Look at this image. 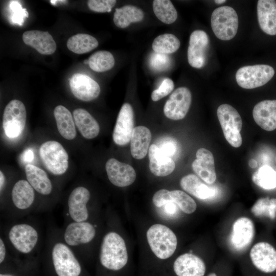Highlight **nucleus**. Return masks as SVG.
<instances>
[{
    "mask_svg": "<svg viewBox=\"0 0 276 276\" xmlns=\"http://www.w3.org/2000/svg\"><path fill=\"white\" fill-rule=\"evenodd\" d=\"M45 254L51 263L57 276H80L82 267L79 257L62 240L60 229H49Z\"/></svg>",
    "mask_w": 276,
    "mask_h": 276,
    "instance_id": "1",
    "label": "nucleus"
},
{
    "mask_svg": "<svg viewBox=\"0 0 276 276\" xmlns=\"http://www.w3.org/2000/svg\"><path fill=\"white\" fill-rule=\"evenodd\" d=\"M3 232L2 236L11 254L31 256L36 252L40 245L39 229L30 221L12 222Z\"/></svg>",
    "mask_w": 276,
    "mask_h": 276,
    "instance_id": "2",
    "label": "nucleus"
},
{
    "mask_svg": "<svg viewBox=\"0 0 276 276\" xmlns=\"http://www.w3.org/2000/svg\"><path fill=\"white\" fill-rule=\"evenodd\" d=\"M98 225L89 220L65 222L60 229L63 241L80 257L86 254L87 247L94 241L97 235Z\"/></svg>",
    "mask_w": 276,
    "mask_h": 276,
    "instance_id": "3",
    "label": "nucleus"
},
{
    "mask_svg": "<svg viewBox=\"0 0 276 276\" xmlns=\"http://www.w3.org/2000/svg\"><path fill=\"white\" fill-rule=\"evenodd\" d=\"M99 261L105 268L117 271L128 262V253L123 238L117 232L109 231L103 237L100 247Z\"/></svg>",
    "mask_w": 276,
    "mask_h": 276,
    "instance_id": "4",
    "label": "nucleus"
},
{
    "mask_svg": "<svg viewBox=\"0 0 276 276\" xmlns=\"http://www.w3.org/2000/svg\"><path fill=\"white\" fill-rule=\"evenodd\" d=\"M35 192L27 180H18L11 191L10 205L2 212L11 219H19L34 212L36 209Z\"/></svg>",
    "mask_w": 276,
    "mask_h": 276,
    "instance_id": "5",
    "label": "nucleus"
},
{
    "mask_svg": "<svg viewBox=\"0 0 276 276\" xmlns=\"http://www.w3.org/2000/svg\"><path fill=\"white\" fill-rule=\"evenodd\" d=\"M149 245L159 259H166L172 256L177 245V237L168 227L161 224L152 225L146 234Z\"/></svg>",
    "mask_w": 276,
    "mask_h": 276,
    "instance_id": "6",
    "label": "nucleus"
},
{
    "mask_svg": "<svg viewBox=\"0 0 276 276\" xmlns=\"http://www.w3.org/2000/svg\"><path fill=\"white\" fill-rule=\"evenodd\" d=\"M217 115L227 142L235 148L241 146L242 121L237 110L229 104H223L218 107Z\"/></svg>",
    "mask_w": 276,
    "mask_h": 276,
    "instance_id": "7",
    "label": "nucleus"
},
{
    "mask_svg": "<svg viewBox=\"0 0 276 276\" xmlns=\"http://www.w3.org/2000/svg\"><path fill=\"white\" fill-rule=\"evenodd\" d=\"M90 197L89 190L85 187L78 186L73 189L68 196L64 211L65 222L89 220Z\"/></svg>",
    "mask_w": 276,
    "mask_h": 276,
    "instance_id": "8",
    "label": "nucleus"
},
{
    "mask_svg": "<svg viewBox=\"0 0 276 276\" xmlns=\"http://www.w3.org/2000/svg\"><path fill=\"white\" fill-rule=\"evenodd\" d=\"M211 22L214 34L220 40H231L237 34L238 17L236 11L230 6H221L215 9L211 15Z\"/></svg>",
    "mask_w": 276,
    "mask_h": 276,
    "instance_id": "9",
    "label": "nucleus"
},
{
    "mask_svg": "<svg viewBox=\"0 0 276 276\" xmlns=\"http://www.w3.org/2000/svg\"><path fill=\"white\" fill-rule=\"evenodd\" d=\"M39 155L42 163L52 174L59 176L65 173L68 166V156L59 142L49 141L40 147Z\"/></svg>",
    "mask_w": 276,
    "mask_h": 276,
    "instance_id": "10",
    "label": "nucleus"
},
{
    "mask_svg": "<svg viewBox=\"0 0 276 276\" xmlns=\"http://www.w3.org/2000/svg\"><path fill=\"white\" fill-rule=\"evenodd\" d=\"M273 68L267 64H256L240 67L236 74L238 84L245 89L262 86L269 82L274 75Z\"/></svg>",
    "mask_w": 276,
    "mask_h": 276,
    "instance_id": "11",
    "label": "nucleus"
},
{
    "mask_svg": "<svg viewBox=\"0 0 276 276\" xmlns=\"http://www.w3.org/2000/svg\"><path fill=\"white\" fill-rule=\"evenodd\" d=\"M26 118L23 103L18 100L11 101L6 105L3 117V127L6 135L10 139L18 137L24 131Z\"/></svg>",
    "mask_w": 276,
    "mask_h": 276,
    "instance_id": "12",
    "label": "nucleus"
},
{
    "mask_svg": "<svg viewBox=\"0 0 276 276\" xmlns=\"http://www.w3.org/2000/svg\"><path fill=\"white\" fill-rule=\"evenodd\" d=\"M192 102L190 90L185 87L176 88L170 95L164 107V113L168 119L179 120L187 115Z\"/></svg>",
    "mask_w": 276,
    "mask_h": 276,
    "instance_id": "13",
    "label": "nucleus"
},
{
    "mask_svg": "<svg viewBox=\"0 0 276 276\" xmlns=\"http://www.w3.org/2000/svg\"><path fill=\"white\" fill-rule=\"evenodd\" d=\"M134 129V113L131 105L124 103L119 111L114 126L112 138L120 146L127 144L131 138Z\"/></svg>",
    "mask_w": 276,
    "mask_h": 276,
    "instance_id": "14",
    "label": "nucleus"
},
{
    "mask_svg": "<svg viewBox=\"0 0 276 276\" xmlns=\"http://www.w3.org/2000/svg\"><path fill=\"white\" fill-rule=\"evenodd\" d=\"M255 235V226L249 218L242 217L233 223L229 243L232 248L238 251L245 249L252 242Z\"/></svg>",
    "mask_w": 276,
    "mask_h": 276,
    "instance_id": "15",
    "label": "nucleus"
},
{
    "mask_svg": "<svg viewBox=\"0 0 276 276\" xmlns=\"http://www.w3.org/2000/svg\"><path fill=\"white\" fill-rule=\"evenodd\" d=\"M209 42V36L204 31L197 30L191 33L187 52L188 61L191 66L200 68L204 65Z\"/></svg>",
    "mask_w": 276,
    "mask_h": 276,
    "instance_id": "16",
    "label": "nucleus"
},
{
    "mask_svg": "<svg viewBox=\"0 0 276 276\" xmlns=\"http://www.w3.org/2000/svg\"><path fill=\"white\" fill-rule=\"evenodd\" d=\"M250 257L259 270L265 273L276 270V250L270 244L260 242L255 244L250 250Z\"/></svg>",
    "mask_w": 276,
    "mask_h": 276,
    "instance_id": "17",
    "label": "nucleus"
},
{
    "mask_svg": "<svg viewBox=\"0 0 276 276\" xmlns=\"http://www.w3.org/2000/svg\"><path fill=\"white\" fill-rule=\"evenodd\" d=\"M70 86L74 96L83 101H92L100 93L98 83L85 74H74L70 80Z\"/></svg>",
    "mask_w": 276,
    "mask_h": 276,
    "instance_id": "18",
    "label": "nucleus"
},
{
    "mask_svg": "<svg viewBox=\"0 0 276 276\" xmlns=\"http://www.w3.org/2000/svg\"><path fill=\"white\" fill-rule=\"evenodd\" d=\"M105 169L109 180L117 187L130 186L136 178V172L132 166L114 158L107 161Z\"/></svg>",
    "mask_w": 276,
    "mask_h": 276,
    "instance_id": "19",
    "label": "nucleus"
},
{
    "mask_svg": "<svg viewBox=\"0 0 276 276\" xmlns=\"http://www.w3.org/2000/svg\"><path fill=\"white\" fill-rule=\"evenodd\" d=\"M196 159L192 164L194 171L208 184L213 183L216 179L215 161L212 153L201 148L196 153Z\"/></svg>",
    "mask_w": 276,
    "mask_h": 276,
    "instance_id": "20",
    "label": "nucleus"
},
{
    "mask_svg": "<svg viewBox=\"0 0 276 276\" xmlns=\"http://www.w3.org/2000/svg\"><path fill=\"white\" fill-rule=\"evenodd\" d=\"M173 269L177 276H204L206 267L200 258L192 254L186 253L175 260Z\"/></svg>",
    "mask_w": 276,
    "mask_h": 276,
    "instance_id": "21",
    "label": "nucleus"
},
{
    "mask_svg": "<svg viewBox=\"0 0 276 276\" xmlns=\"http://www.w3.org/2000/svg\"><path fill=\"white\" fill-rule=\"evenodd\" d=\"M255 122L263 129H276V100H266L257 103L252 110Z\"/></svg>",
    "mask_w": 276,
    "mask_h": 276,
    "instance_id": "22",
    "label": "nucleus"
},
{
    "mask_svg": "<svg viewBox=\"0 0 276 276\" xmlns=\"http://www.w3.org/2000/svg\"><path fill=\"white\" fill-rule=\"evenodd\" d=\"M22 40L25 44L34 48L42 55H51L56 49L55 41L52 35L47 31H26L22 34Z\"/></svg>",
    "mask_w": 276,
    "mask_h": 276,
    "instance_id": "23",
    "label": "nucleus"
},
{
    "mask_svg": "<svg viewBox=\"0 0 276 276\" xmlns=\"http://www.w3.org/2000/svg\"><path fill=\"white\" fill-rule=\"evenodd\" d=\"M149 169L155 176L164 177L169 175L174 170L175 164L170 157L165 154L155 144L149 148Z\"/></svg>",
    "mask_w": 276,
    "mask_h": 276,
    "instance_id": "24",
    "label": "nucleus"
},
{
    "mask_svg": "<svg viewBox=\"0 0 276 276\" xmlns=\"http://www.w3.org/2000/svg\"><path fill=\"white\" fill-rule=\"evenodd\" d=\"M257 16L261 29L270 35H276V1L259 0Z\"/></svg>",
    "mask_w": 276,
    "mask_h": 276,
    "instance_id": "25",
    "label": "nucleus"
},
{
    "mask_svg": "<svg viewBox=\"0 0 276 276\" xmlns=\"http://www.w3.org/2000/svg\"><path fill=\"white\" fill-rule=\"evenodd\" d=\"M25 173L27 180L36 192L42 196L51 195L53 184L44 170L32 164H28L25 167Z\"/></svg>",
    "mask_w": 276,
    "mask_h": 276,
    "instance_id": "26",
    "label": "nucleus"
},
{
    "mask_svg": "<svg viewBox=\"0 0 276 276\" xmlns=\"http://www.w3.org/2000/svg\"><path fill=\"white\" fill-rule=\"evenodd\" d=\"M180 185L183 190L201 200L210 199L216 194L214 188L204 184L194 174L183 176L180 181Z\"/></svg>",
    "mask_w": 276,
    "mask_h": 276,
    "instance_id": "27",
    "label": "nucleus"
},
{
    "mask_svg": "<svg viewBox=\"0 0 276 276\" xmlns=\"http://www.w3.org/2000/svg\"><path fill=\"white\" fill-rule=\"evenodd\" d=\"M151 140L150 130L144 126L134 128L130 140V152L135 159L143 158L147 154Z\"/></svg>",
    "mask_w": 276,
    "mask_h": 276,
    "instance_id": "28",
    "label": "nucleus"
},
{
    "mask_svg": "<svg viewBox=\"0 0 276 276\" xmlns=\"http://www.w3.org/2000/svg\"><path fill=\"white\" fill-rule=\"evenodd\" d=\"M73 118L76 126L84 138L92 139L99 134L100 127L98 123L86 110L82 108L75 109Z\"/></svg>",
    "mask_w": 276,
    "mask_h": 276,
    "instance_id": "29",
    "label": "nucleus"
},
{
    "mask_svg": "<svg viewBox=\"0 0 276 276\" xmlns=\"http://www.w3.org/2000/svg\"><path fill=\"white\" fill-rule=\"evenodd\" d=\"M54 115L61 136L66 140L74 139L76 136V131L71 112L64 106L58 105L54 110Z\"/></svg>",
    "mask_w": 276,
    "mask_h": 276,
    "instance_id": "30",
    "label": "nucleus"
},
{
    "mask_svg": "<svg viewBox=\"0 0 276 276\" xmlns=\"http://www.w3.org/2000/svg\"><path fill=\"white\" fill-rule=\"evenodd\" d=\"M144 17V13L140 8L134 6L126 5L116 9L113 20L117 27L124 29L131 23L141 21Z\"/></svg>",
    "mask_w": 276,
    "mask_h": 276,
    "instance_id": "31",
    "label": "nucleus"
},
{
    "mask_svg": "<svg viewBox=\"0 0 276 276\" xmlns=\"http://www.w3.org/2000/svg\"><path fill=\"white\" fill-rule=\"evenodd\" d=\"M96 38L87 34H77L71 36L67 41V47L72 52L82 54L88 53L98 46Z\"/></svg>",
    "mask_w": 276,
    "mask_h": 276,
    "instance_id": "32",
    "label": "nucleus"
},
{
    "mask_svg": "<svg viewBox=\"0 0 276 276\" xmlns=\"http://www.w3.org/2000/svg\"><path fill=\"white\" fill-rule=\"evenodd\" d=\"M152 7L155 16L164 24H172L177 18V11L170 1L155 0Z\"/></svg>",
    "mask_w": 276,
    "mask_h": 276,
    "instance_id": "33",
    "label": "nucleus"
},
{
    "mask_svg": "<svg viewBox=\"0 0 276 276\" xmlns=\"http://www.w3.org/2000/svg\"><path fill=\"white\" fill-rule=\"evenodd\" d=\"M180 45V41L176 36L166 33L157 36L152 42V47L155 53L168 54L175 52Z\"/></svg>",
    "mask_w": 276,
    "mask_h": 276,
    "instance_id": "34",
    "label": "nucleus"
},
{
    "mask_svg": "<svg viewBox=\"0 0 276 276\" xmlns=\"http://www.w3.org/2000/svg\"><path fill=\"white\" fill-rule=\"evenodd\" d=\"M90 68L96 72H104L111 69L115 63L112 54L107 51H99L88 58Z\"/></svg>",
    "mask_w": 276,
    "mask_h": 276,
    "instance_id": "35",
    "label": "nucleus"
},
{
    "mask_svg": "<svg viewBox=\"0 0 276 276\" xmlns=\"http://www.w3.org/2000/svg\"><path fill=\"white\" fill-rule=\"evenodd\" d=\"M252 181L258 186L266 190L276 188V171L270 166L260 167L252 175Z\"/></svg>",
    "mask_w": 276,
    "mask_h": 276,
    "instance_id": "36",
    "label": "nucleus"
},
{
    "mask_svg": "<svg viewBox=\"0 0 276 276\" xmlns=\"http://www.w3.org/2000/svg\"><path fill=\"white\" fill-rule=\"evenodd\" d=\"M251 211L256 217L265 216L274 219L276 217V198H259L252 206Z\"/></svg>",
    "mask_w": 276,
    "mask_h": 276,
    "instance_id": "37",
    "label": "nucleus"
},
{
    "mask_svg": "<svg viewBox=\"0 0 276 276\" xmlns=\"http://www.w3.org/2000/svg\"><path fill=\"white\" fill-rule=\"evenodd\" d=\"M170 192L173 201L183 212L190 214L195 211L197 204L191 196L181 190H176Z\"/></svg>",
    "mask_w": 276,
    "mask_h": 276,
    "instance_id": "38",
    "label": "nucleus"
},
{
    "mask_svg": "<svg viewBox=\"0 0 276 276\" xmlns=\"http://www.w3.org/2000/svg\"><path fill=\"white\" fill-rule=\"evenodd\" d=\"M10 18L11 21L19 26H22L25 19L29 16L27 9L23 8L18 1H11L10 3Z\"/></svg>",
    "mask_w": 276,
    "mask_h": 276,
    "instance_id": "39",
    "label": "nucleus"
},
{
    "mask_svg": "<svg viewBox=\"0 0 276 276\" xmlns=\"http://www.w3.org/2000/svg\"><path fill=\"white\" fill-rule=\"evenodd\" d=\"M174 88L173 81L170 78H165L159 87L154 90L151 94V99L153 101H157L164 98L172 91Z\"/></svg>",
    "mask_w": 276,
    "mask_h": 276,
    "instance_id": "40",
    "label": "nucleus"
},
{
    "mask_svg": "<svg viewBox=\"0 0 276 276\" xmlns=\"http://www.w3.org/2000/svg\"><path fill=\"white\" fill-rule=\"evenodd\" d=\"M117 3L115 0H89L87 2L89 9L96 12H110Z\"/></svg>",
    "mask_w": 276,
    "mask_h": 276,
    "instance_id": "41",
    "label": "nucleus"
},
{
    "mask_svg": "<svg viewBox=\"0 0 276 276\" xmlns=\"http://www.w3.org/2000/svg\"><path fill=\"white\" fill-rule=\"evenodd\" d=\"M150 63L151 67L155 70H166L170 65V57L167 54L155 52L151 57Z\"/></svg>",
    "mask_w": 276,
    "mask_h": 276,
    "instance_id": "42",
    "label": "nucleus"
},
{
    "mask_svg": "<svg viewBox=\"0 0 276 276\" xmlns=\"http://www.w3.org/2000/svg\"><path fill=\"white\" fill-rule=\"evenodd\" d=\"M152 201L156 206L159 208L164 206L169 202L173 201L171 192L166 189L157 191L153 196Z\"/></svg>",
    "mask_w": 276,
    "mask_h": 276,
    "instance_id": "43",
    "label": "nucleus"
},
{
    "mask_svg": "<svg viewBox=\"0 0 276 276\" xmlns=\"http://www.w3.org/2000/svg\"><path fill=\"white\" fill-rule=\"evenodd\" d=\"M158 147L165 154L170 157L176 151V145L172 141H165Z\"/></svg>",
    "mask_w": 276,
    "mask_h": 276,
    "instance_id": "44",
    "label": "nucleus"
},
{
    "mask_svg": "<svg viewBox=\"0 0 276 276\" xmlns=\"http://www.w3.org/2000/svg\"><path fill=\"white\" fill-rule=\"evenodd\" d=\"M164 206L165 213L169 215H174L177 213L178 206L173 201L169 202Z\"/></svg>",
    "mask_w": 276,
    "mask_h": 276,
    "instance_id": "45",
    "label": "nucleus"
},
{
    "mask_svg": "<svg viewBox=\"0 0 276 276\" xmlns=\"http://www.w3.org/2000/svg\"><path fill=\"white\" fill-rule=\"evenodd\" d=\"M34 157L33 150L28 148L25 150L21 154V159L24 163H29L32 162Z\"/></svg>",
    "mask_w": 276,
    "mask_h": 276,
    "instance_id": "46",
    "label": "nucleus"
},
{
    "mask_svg": "<svg viewBox=\"0 0 276 276\" xmlns=\"http://www.w3.org/2000/svg\"><path fill=\"white\" fill-rule=\"evenodd\" d=\"M6 183V177L2 171H0V192L2 193Z\"/></svg>",
    "mask_w": 276,
    "mask_h": 276,
    "instance_id": "47",
    "label": "nucleus"
},
{
    "mask_svg": "<svg viewBox=\"0 0 276 276\" xmlns=\"http://www.w3.org/2000/svg\"><path fill=\"white\" fill-rule=\"evenodd\" d=\"M248 165L250 167L252 168H255L258 166L257 162L254 159H251L248 163Z\"/></svg>",
    "mask_w": 276,
    "mask_h": 276,
    "instance_id": "48",
    "label": "nucleus"
},
{
    "mask_svg": "<svg viewBox=\"0 0 276 276\" xmlns=\"http://www.w3.org/2000/svg\"><path fill=\"white\" fill-rule=\"evenodd\" d=\"M66 1H57V0H52L50 1V3L52 5L55 6L58 3H66Z\"/></svg>",
    "mask_w": 276,
    "mask_h": 276,
    "instance_id": "49",
    "label": "nucleus"
},
{
    "mask_svg": "<svg viewBox=\"0 0 276 276\" xmlns=\"http://www.w3.org/2000/svg\"><path fill=\"white\" fill-rule=\"evenodd\" d=\"M226 2L225 0H216L215 1V2L217 4H221L224 3Z\"/></svg>",
    "mask_w": 276,
    "mask_h": 276,
    "instance_id": "50",
    "label": "nucleus"
},
{
    "mask_svg": "<svg viewBox=\"0 0 276 276\" xmlns=\"http://www.w3.org/2000/svg\"><path fill=\"white\" fill-rule=\"evenodd\" d=\"M0 276H14L10 273H1Z\"/></svg>",
    "mask_w": 276,
    "mask_h": 276,
    "instance_id": "51",
    "label": "nucleus"
},
{
    "mask_svg": "<svg viewBox=\"0 0 276 276\" xmlns=\"http://www.w3.org/2000/svg\"><path fill=\"white\" fill-rule=\"evenodd\" d=\"M208 276H217L215 273H211Z\"/></svg>",
    "mask_w": 276,
    "mask_h": 276,
    "instance_id": "52",
    "label": "nucleus"
},
{
    "mask_svg": "<svg viewBox=\"0 0 276 276\" xmlns=\"http://www.w3.org/2000/svg\"><path fill=\"white\" fill-rule=\"evenodd\" d=\"M84 63L85 64H88V59H87V60H85L84 61Z\"/></svg>",
    "mask_w": 276,
    "mask_h": 276,
    "instance_id": "53",
    "label": "nucleus"
}]
</instances>
